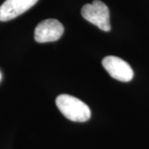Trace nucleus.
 <instances>
[{
    "label": "nucleus",
    "mask_w": 149,
    "mask_h": 149,
    "mask_svg": "<svg viewBox=\"0 0 149 149\" xmlns=\"http://www.w3.org/2000/svg\"><path fill=\"white\" fill-rule=\"evenodd\" d=\"M56 104L66 118L74 122H86L91 116V109L80 100L70 95H60Z\"/></svg>",
    "instance_id": "1"
},
{
    "label": "nucleus",
    "mask_w": 149,
    "mask_h": 149,
    "mask_svg": "<svg viewBox=\"0 0 149 149\" xmlns=\"http://www.w3.org/2000/svg\"><path fill=\"white\" fill-rule=\"evenodd\" d=\"M81 15L85 20L97 26L102 31H110L109 9L108 6L101 1L95 0L92 3H87L83 6Z\"/></svg>",
    "instance_id": "2"
},
{
    "label": "nucleus",
    "mask_w": 149,
    "mask_h": 149,
    "mask_svg": "<svg viewBox=\"0 0 149 149\" xmlns=\"http://www.w3.org/2000/svg\"><path fill=\"white\" fill-rule=\"evenodd\" d=\"M102 65L110 76L115 80L122 82H128L133 80V69L123 59L114 56H109L103 59Z\"/></svg>",
    "instance_id": "3"
},
{
    "label": "nucleus",
    "mask_w": 149,
    "mask_h": 149,
    "mask_svg": "<svg viewBox=\"0 0 149 149\" xmlns=\"http://www.w3.org/2000/svg\"><path fill=\"white\" fill-rule=\"evenodd\" d=\"M64 33L63 25L56 19H46L41 22L34 32V39L39 43L56 42Z\"/></svg>",
    "instance_id": "4"
},
{
    "label": "nucleus",
    "mask_w": 149,
    "mask_h": 149,
    "mask_svg": "<svg viewBox=\"0 0 149 149\" xmlns=\"http://www.w3.org/2000/svg\"><path fill=\"white\" fill-rule=\"evenodd\" d=\"M38 0H6L0 6V21L7 22L16 18L30 9Z\"/></svg>",
    "instance_id": "5"
},
{
    "label": "nucleus",
    "mask_w": 149,
    "mask_h": 149,
    "mask_svg": "<svg viewBox=\"0 0 149 149\" xmlns=\"http://www.w3.org/2000/svg\"><path fill=\"white\" fill-rule=\"evenodd\" d=\"M0 80H1V74H0Z\"/></svg>",
    "instance_id": "6"
}]
</instances>
